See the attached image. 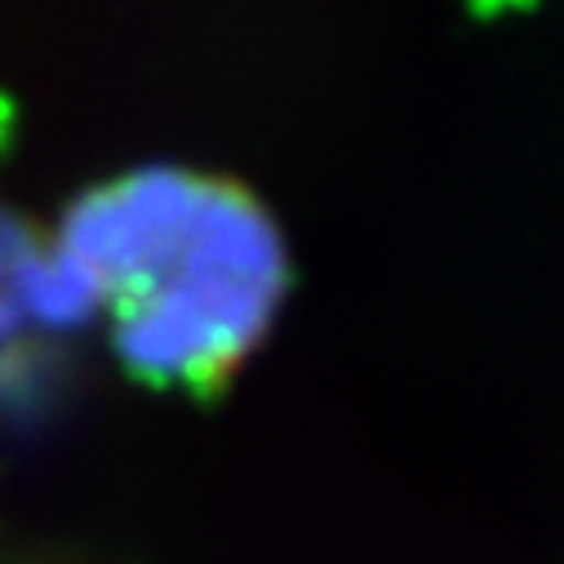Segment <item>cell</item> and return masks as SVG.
I'll return each mask as SVG.
<instances>
[{"instance_id": "obj_1", "label": "cell", "mask_w": 564, "mask_h": 564, "mask_svg": "<svg viewBox=\"0 0 564 564\" xmlns=\"http://www.w3.org/2000/svg\"><path fill=\"white\" fill-rule=\"evenodd\" d=\"M54 245L111 312L120 360L170 387H218L285 290L271 214L245 187L174 165L85 192Z\"/></svg>"}, {"instance_id": "obj_2", "label": "cell", "mask_w": 564, "mask_h": 564, "mask_svg": "<svg viewBox=\"0 0 564 564\" xmlns=\"http://www.w3.org/2000/svg\"><path fill=\"white\" fill-rule=\"evenodd\" d=\"M41 253L45 245L32 236V227L10 209H0V338L28 321V280Z\"/></svg>"}]
</instances>
